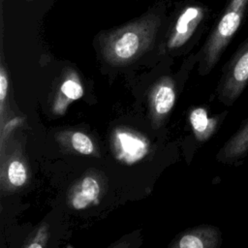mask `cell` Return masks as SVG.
<instances>
[{"instance_id": "9a60e30c", "label": "cell", "mask_w": 248, "mask_h": 248, "mask_svg": "<svg viewBox=\"0 0 248 248\" xmlns=\"http://www.w3.org/2000/svg\"><path fill=\"white\" fill-rule=\"evenodd\" d=\"M9 89V79L7 73L3 66L0 68V116H1V124L3 126V118H4V104L8 95Z\"/></svg>"}, {"instance_id": "7c38bea8", "label": "cell", "mask_w": 248, "mask_h": 248, "mask_svg": "<svg viewBox=\"0 0 248 248\" xmlns=\"http://www.w3.org/2000/svg\"><path fill=\"white\" fill-rule=\"evenodd\" d=\"M6 180L10 187L16 189L23 186L27 180V170L23 161L13 158L6 169Z\"/></svg>"}, {"instance_id": "30bf717a", "label": "cell", "mask_w": 248, "mask_h": 248, "mask_svg": "<svg viewBox=\"0 0 248 248\" xmlns=\"http://www.w3.org/2000/svg\"><path fill=\"white\" fill-rule=\"evenodd\" d=\"M100 192L101 186L97 178L93 175H85L71 188L68 203L73 209H85L98 201Z\"/></svg>"}, {"instance_id": "8992f818", "label": "cell", "mask_w": 248, "mask_h": 248, "mask_svg": "<svg viewBox=\"0 0 248 248\" xmlns=\"http://www.w3.org/2000/svg\"><path fill=\"white\" fill-rule=\"evenodd\" d=\"M222 244L221 231L211 225L191 228L180 234L170 247L172 248H218Z\"/></svg>"}, {"instance_id": "3957f363", "label": "cell", "mask_w": 248, "mask_h": 248, "mask_svg": "<svg viewBox=\"0 0 248 248\" xmlns=\"http://www.w3.org/2000/svg\"><path fill=\"white\" fill-rule=\"evenodd\" d=\"M248 85V37L239 45L222 69L217 86L218 100L232 107Z\"/></svg>"}, {"instance_id": "52a82bcc", "label": "cell", "mask_w": 248, "mask_h": 248, "mask_svg": "<svg viewBox=\"0 0 248 248\" xmlns=\"http://www.w3.org/2000/svg\"><path fill=\"white\" fill-rule=\"evenodd\" d=\"M112 142L115 156L127 164L140 160L148 152L146 140L130 131H115Z\"/></svg>"}, {"instance_id": "9c48e42d", "label": "cell", "mask_w": 248, "mask_h": 248, "mask_svg": "<svg viewBox=\"0 0 248 248\" xmlns=\"http://www.w3.org/2000/svg\"><path fill=\"white\" fill-rule=\"evenodd\" d=\"M228 111L222 114L209 115L203 107H197L190 111L189 122L195 139L199 142H205L218 130Z\"/></svg>"}, {"instance_id": "8fae6325", "label": "cell", "mask_w": 248, "mask_h": 248, "mask_svg": "<svg viewBox=\"0 0 248 248\" xmlns=\"http://www.w3.org/2000/svg\"><path fill=\"white\" fill-rule=\"evenodd\" d=\"M83 93L84 90L78 76L75 72L69 73L60 84L58 93L52 105V112L55 115H63L69 105L74 101L80 99L83 96Z\"/></svg>"}, {"instance_id": "6da1fadb", "label": "cell", "mask_w": 248, "mask_h": 248, "mask_svg": "<svg viewBox=\"0 0 248 248\" xmlns=\"http://www.w3.org/2000/svg\"><path fill=\"white\" fill-rule=\"evenodd\" d=\"M160 25V16L149 12L122 26L102 32L98 41L103 59L115 67L133 63L152 47Z\"/></svg>"}, {"instance_id": "e0dca14e", "label": "cell", "mask_w": 248, "mask_h": 248, "mask_svg": "<svg viewBox=\"0 0 248 248\" xmlns=\"http://www.w3.org/2000/svg\"><path fill=\"white\" fill-rule=\"evenodd\" d=\"M28 1H31V0H28Z\"/></svg>"}, {"instance_id": "ba28073f", "label": "cell", "mask_w": 248, "mask_h": 248, "mask_svg": "<svg viewBox=\"0 0 248 248\" xmlns=\"http://www.w3.org/2000/svg\"><path fill=\"white\" fill-rule=\"evenodd\" d=\"M248 155V117L225 142L217 154V160L223 164L239 165Z\"/></svg>"}, {"instance_id": "2e32d148", "label": "cell", "mask_w": 248, "mask_h": 248, "mask_svg": "<svg viewBox=\"0 0 248 248\" xmlns=\"http://www.w3.org/2000/svg\"><path fill=\"white\" fill-rule=\"evenodd\" d=\"M21 122V120L19 118H14L12 119L9 123H7L6 127H3L2 129V133H1V146H2V149H3V143H4V140L6 139V136H8L10 134V132L16 127L17 126L19 123Z\"/></svg>"}, {"instance_id": "5bb4252c", "label": "cell", "mask_w": 248, "mask_h": 248, "mask_svg": "<svg viewBox=\"0 0 248 248\" xmlns=\"http://www.w3.org/2000/svg\"><path fill=\"white\" fill-rule=\"evenodd\" d=\"M48 226L47 224L42 225L37 229L36 232L27 239L26 243L23 244V247L26 248H43L46 247L48 240Z\"/></svg>"}, {"instance_id": "7a4b0ae2", "label": "cell", "mask_w": 248, "mask_h": 248, "mask_svg": "<svg viewBox=\"0 0 248 248\" xmlns=\"http://www.w3.org/2000/svg\"><path fill=\"white\" fill-rule=\"evenodd\" d=\"M247 12L248 0H229L201 50L199 66L201 75H207L219 62L242 24Z\"/></svg>"}, {"instance_id": "4fadbf2b", "label": "cell", "mask_w": 248, "mask_h": 248, "mask_svg": "<svg viewBox=\"0 0 248 248\" xmlns=\"http://www.w3.org/2000/svg\"><path fill=\"white\" fill-rule=\"evenodd\" d=\"M69 142L72 149L82 155H92L95 152V146L92 140L84 133L77 131L71 134Z\"/></svg>"}, {"instance_id": "5b68a950", "label": "cell", "mask_w": 248, "mask_h": 248, "mask_svg": "<svg viewBox=\"0 0 248 248\" xmlns=\"http://www.w3.org/2000/svg\"><path fill=\"white\" fill-rule=\"evenodd\" d=\"M204 14V9L198 5L184 8L178 15L168 38V49L173 50L184 46L203 20Z\"/></svg>"}, {"instance_id": "277c9868", "label": "cell", "mask_w": 248, "mask_h": 248, "mask_svg": "<svg viewBox=\"0 0 248 248\" xmlns=\"http://www.w3.org/2000/svg\"><path fill=\"white\" fill-rule=\"evenodd\" d=\"M175 102V84L170 77H163L149 92V114L153 129H158L168 117Z\"/></svg>"}]
</instances>
